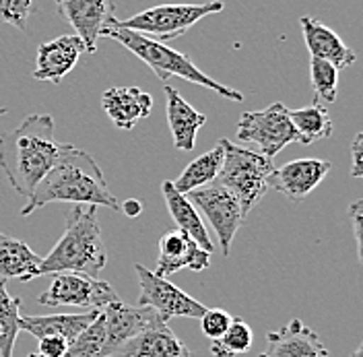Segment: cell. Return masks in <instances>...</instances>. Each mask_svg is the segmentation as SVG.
<instances>
[{"instance_id":"cell-1","label":"cell","mask_w":363,"mask_h":357,"mask_svg":"<svg viewBox=\"0 0 363 357\" xmlns=\"http://www.w3.org/2000/svg\"><path fill=\"white\" fill-rule=\"evenodd\" d=\"M50 202L95 204L120 211V202L113 197L97 161L74 145H62L60 155L45 178L38 184L27 204L21 209L23 217Z\"/></svg>"},{"instance_id":"cell-2","label":"cell","mask_w":363,"mask_h":357,"mask_svg":"<svg viewBox=\"0 0 363 357\" xmlns=\"http://www.w3.org/2000/svg\"><path fill=\"white\" fill-rule=\"evenodd\" d=\"M62 143L54 136L50 114H31L9 133L0 134V170L21 197H31L52 170Z\"/></svg>"},{"instance_id":"cell-3","label":"cell","mask_w":363,"mask_h":357,"mask_svg":"<svg viewBox=\"0 0 363 357\" xmlns=\"http://www.w3.org/2000/svg\"><path fill=\"white\" fill-rule=\"evenodd\" d=\"M108 263L95 204H70L65 211V234L45 254L40 275L81 273L97 279Z\"/></svg>"},{"instance_id":"cell-4","label":"cell","mask_w":363,"mask_h":357,"mask_svg":"<svg viewBox=\"0 0 363 357\" xmlns=\"http://www.w3.org/2000/svg\"><path fill=\"white\" fill-rule=\"evenodd\" d=\"M99 38H110V40H116L120 45H124L128 52H133L138 60H143L147 67L155 72L159 81H167V79L176 77V79L188 81V83L201 85L204 89L215 91L221 97L231 99V101H238V104L244 101V93H240L238 89H231L223 83L215 81L213 77L204 75L203 70L192 62L190 56L174 50L172 45L159 44L155 40L145 38V35H140L136 31L118 27V25H113V21L101 29Z\"/></svg>"},{"instance_id":"cell-5","label":"cell","mask_w":363,"mask_h":357,"mask_svg":"<svg viewBox=\"0 0 363 357\" xmlns=\"http://www.w3.org/2000/svg\"><path fill=\"white\" fill-rule=\"evenodd\" d=\"M219 143L223 147V165L217 176V182L235 194L242 207V213L248 217L250 211L271 190L269 176L274 170L272 159L262 153L250 151L246 147L233 145L227 138H221Z\"/></svg>"},{"instance_id":"cell-6","label":"cell","mask_w":363,"mask_h":357,"mask_svg":"<svg viewBox=\"0 0 363 357\" xmlns=\"http://www.w3.org/2000/svg\"><path fill=\"white\" fill-rule=\"evenodd\" d=\"M223 6L225 4L221 0H208L201 4H159L147 11H140L124 21L113 19V25L136 31L145 38L155 40L159 44H169L182 38L201 19L221 13Z\"/></svg>"},{"instance_id":"cell-7","label":"cell","mask_w":363,"mask_h":357,"mask_svg":"<svg viewBox=\"0 0 363 357\" xmlns=\"http://www.w3.org/2000/svg\"><path fill=\"white\" fill-rule=\"evenodd\" d=\"M235 136L242 143H254L258 147V153L269 159L281 153L287 145L297 143V134L289 120V110L281 101H274L264 110L242 114Z\"/></svg>"},{"instance_id":"cell-8","label":"cell","mask_w":363,"mask_h":357,"mask_svg":"<svg viewBox=\"0 0 363 357\" xmlns=\"http://www.w3.org/2000/svg\"><path fill=\"white\" fill-rule=\"evenodd\" d=\"M186 197L196 207V211H203L206 221L211 224V227L217 234V240L221 244L223 256H229L231 242H233L238 229L242 227L244 219H246L235 194L215 180V182L206 184L203 188H196V190L188 192Z\"/></svg>"},{"instance_id":"cell-9","label":"cell","mask_w":363,"mask_h":357,"mask_svg":"<svg viewBox=\"0 0 363 357\" xmlns=\"http://www.w3.org/2000/svg\"><path fill=\"white\" fill-rule=\"evenodd\" d=\"M113 300H120L113 287L106 281L91 279L81 273H56L50 287L38 297L42 306L60 308V306H77L87 310H99Z\"/></svg>"},{"instance_id":"cell-10","label":"cell","mask_w":363,"mask_h":357,"mask_svg":"<svg viewBox=\"0 0 363 357\" xmlns=\"http://www.w3.org/2000/svg\"><path fill=\"white\" fill-rule=\"evenodd\" d=\"M140 293H138V304L151 308L159 314V318L167 324L172 318H201L206 310V306L182 291L178 285H174L169 279L159 277L153 270L145 268L143 265H135Z\"/></svg>"},{"instance_id":"cell-11","label":"cell","mask_w":363,"mask_h":357,"mask_svg":"<svg viewBox=\"0 0 363 357\" xmlns=\"http://www.w3.org/2000/svg\"><path fill=\"white\" fill-rule=\"evenodd\" d=\"M106 322V345L104 357H113L130 339L147 329L165 324L159 314L145 306H128L122 300H113L101 308Z\"/></svg>"},{"instance_id":"cell-12","label":"cell","mask_w":363,"mask_h":357,"mask_svg":"<svg viewBox=\"0 0 363 357\" xmlns=\"http://www.w3.org/2000/svg\"><path fill=\"white\" fill-rule=\"evenodd\" d=\"M56 11L74 29L85 54L97 52L101 29L116 19V0H54Z\"/></svg>"},{"instance_id":"cell-13","label":"cell","mask_w":363,"mask_h":357,"mask_svg":"<svg viewBox=\"0 0 363 357\" xmlns=\"http://www.w3.org/2000/svg\"><path fill=\"white\" fill-rule=\"evenodd\" d=\"M328 172H330V161L326 159H316V157L295 159L272 170V174L269 176V188L279 190L289 201H303L328 176Z\"/></svg>"},{"instance_id":"cell-14","label":"cell","mask_w":363,"mask_h":357,"mask_svg":"<svg viewBox=\"0 0 363 357\" xmlns=\"http://www.w3.org/2000/svg\"><path fill=\"white\" fill-rule=\"evenodd\" d=\"M211 265V252L203 250L186 231L174 229L161 236L159 240V256L155 275L169 277L182 268L201 273Z\"/></svg>"},{"instance_id":"cell-15","label":"cell","mask_w":363,"mask_h":357,"mask_svg":"<svg viewBox=\"0 0 363 357\" xmlns=\"http://www.w3.org/2000/svg\"><path fill=\"white\" fill-rule=\"evenodd\" d=\"M83 54H85V45L74 33L44 42L38 45V58L31 77L35 81H48L58 85L79 65Z\"/></svg>"},{"instance_id":"cell-16","label":"cell","mask_w":363,"mask_h":357,"mask_svg":"<svg viewBox=\"0 0 363 357\" xmlns=\"http://www.w3.org/2000/svg\"><path fill=\"white\" fill-rule=\"evenodd\" d=\"M299 25H301V35H303L306 48L312 58L326 60L339 70L353 67L357 62V54L345 44L339 33L330 29L326 23H322L316 17H301Z\"/></svg>"},{"instance_id":"cell-17","label":"cell","mask_w":363,"mask_h":357,"mask_svg":"<svg viewBox=\"0 0 363 357\" xmlns=\"http://www.w3.org/2000/svg\"><path fill=\"white\" fill-rule=\"evenodd\" d=\"M258 357H330L316 331L294 318L287 326L267 336V349Z\"/></svg>"},{"instance_id":"cell-18","label":"cell","mask_w":363,"mask_h":357,"mask_svg":"<svg viewBox=\"0 0 363 357\" xmlns=\"http://www.w3.org/2000/svg\"><path fill=\"white\" fill-rule=\"evenodd\" d=\"M101 108L116 128L133 131L140 120L151 116L153 97L140 87H110L101 95Z\"/></svg>"},{"instance_id":"cell-19","label":"cell","mask_w":363,"mask_h":357,"mask_svg":"<svg viewBox=\"0 0 363 357\" xmlns=\"http://www.w3.org/2000/svg\"><path fill=\"white\" fill-rule=\"evenodd\" d=\"M163 93H165L167 124L174 136V145L180 151H192L196 143V134L204 126L206 116L199 112L194 106H190L176 87L165 85Z\"/></svg>"},{"instance_id":"cell-20","label":"cell","mask_w":363,"mask_h":357,"mask_svg":"<svg viewBox=\"0 0 363 357\" xmlns=\"http://www.w3.org/2000/svg\"><path fill=\"white\" fill-rule=\"evenodd\" d=\"M118 357H194L182 343L178 335L167 326L157 324L130 339L118 353Z\"/></svg>"},{"instance_id":"cell-21","label":"cell","mask_w":363,"mask_h":357,"mask_svg":"<svg viewBox=\"0 0 363 357\" xmlns=\"http://www.w3.org/2000/svg\"><path fill=\"white\" fill-rule=\"evenodd\" d=\"M99 316V310H87L81 314H50V316H21V331L35 339L62 336L72 343L91 322Z\"/></svg>"},{"instance_id":"cell-22","label":"cell","mask_w":363,"mask_h":357,"mask_svg":"<svg viewBox=\"0 0 363 357\" xmlns=\"http://www.w3.org/2000/svg\"><path fill=\"white\" fill-rule=\"evenodd\" d=\"M40 265L42 256L35 254L23 240L0 234V283L11 279L27 283L35 277H42Z\"/></svg>"},{"instance_id":"cell-23","label":"cell","mask_w":363,"mask_h":357,"mask_svg":"<svg viewBox=\"0 0 363 357\" xmlns=\"http://www.w3.org/2000/svg\"><path fill=\"white\" fill-rule=\"evenodd\" d=\"M161 192H163L165 204H167V209H169V215H172V219L176 221L178 229L186 231V234H188L196 244L201 246L203 250L213 254V252H215V244L211 242V236H208V231H206V227H204L203 219H201V215H199V211H196V207L188 201L186 194L178 192L169 180H165V182L161 184Z\"/></svg>"},{"instance_id":"cell-24","label":"cell","mask_w":363,"mask_h":357,"mask_svg":"<svg viewBox=\"0 0 363 357\" xmlns=\"http://www.w3.org/2000/svg\"><path fill=\"white\" fill-rule=\"evenodd\" d=\"M289 120L297 134V143L301 145H312L318 141L330 138L335 133L330 114L326 110V106L318 101L299 110H289Z\"/></svg>"},{"instance_id":"cell-25","label":"cell","mask_w":363,"mask_h":357,"mask_svg":"<svg viewBox=\"0 0 363 357\" xmlns=\"http://www.w3.org/2000/svg\"><path fill=\"white\" fill-rule=\"evenodd\" d=\"M221 165H223V147L219 143L211 151H206L201 157H196L194 161H190L186 165V170H182L178 180H174L172 184L178 192L188 194L196 188H203L206 184L215 182L219 172H221Z\"/></svg>"},{"instance_id":"cell-26","label":"cell","mask_w":363,"mask_h":357,"mask_svg":"<svg viewBox=\"0 0 363 357\" xmlns=\"http://www.w3.org/2000/svg\"><path fill=\"white\" fill-rule=\"evenodd\" d=\"M19 331H21V300L9 293L6 283H0V357H13Z\"/></svg>"},{"instance_id":"cell-27","label":"cell","mask_w":363,"mask_h":357,"mask_svg":"<svg viewBox=\"0 0 363 357\" xmlns=\"http://www.w3.org/2000/svg\"><path fill=\"white\" fill-rule=\"evenodd\" d=\"M254 343L252 329L246 320L233 318L225 335L217 341H211V356L213 357H235L248 353Z\"/></svg>"},{"instance_id":"cell-28","label":"cell","mask_w":363,"mask_h":357,"mask_svg":"<svg viewBox=\"0 0 363 357\" xmlns=\"http://www.w3.org/2000/svg\"><path fill=\"white\" fill-rule=\"evenodd\" d=\"M104 345H106V322H104V314L99 312V316L81 335L72 343H68L65 357H104Z\"/></svg>"},{"instance_id":"cell-29","label":"cell","mask_w":363,"mask_h":357,"mask_svg":"<svg viewBox=\"0 0 363 357\" xmlns=\"http://www.w3.org/2000/svg\"><path fill=\"white\" fill-rule=\"evenodd\" d=\"M310 79L316 95L318 104L328 106L337 101V89H339V68L333 67L326 60H310Z\"/></svg>"},{"instance_id":"cell-30","label":"cell","mask_w":363,"mask_h":357,"mask_svg":"<svg viewBox=\"0 0 363 357\" xmlns=\"http://www.w3.org/2000/svg\"><path fill=\"white\" fill-rule=\"evenodd\" d=\"M35 11V0H0V25H11L25 31L29 17Z\"/></svg>"},{"instance_id":"cell-31","label":"cell","mask_w":363,"mask_h":357,"mask_svg":"<svg viewBox=\"0 0 363 357\" xmlns=\"http://www.w3.org/2000/svg\"><path fill=\"white\" fill-rule=\"evenodd\" d=\"M201 320V329H203V335L211 341H217L225 335V331L229 329L233 316L221 308H206L204 314L199 318Z\"/></svg>"},{"instance_id":"cell-32","label":"cell","mask_w":363,"mask_h":357,"mask_svg":"<svg viewBox=\"0 0 363 357\" xmlns=\"http://www.w3.org/2000/svg\"><path fill=\"white\" fill-rule=\"evenodd\" d=\"M347 219L353 227V236H355V246H357V256L359 260H363V238H362V225H363V202L355 201L351 204Z\"/></svg>"},{"instance_id":"cell-33","label":"cell","mask_w":363,"mask_h":357,"mask_svg":"<svg viewBox=\"0 0 363 357\" xmlns=\"http://www.w3.org/2000/svg\"><path fill=\"white\" fill-rule=\"evenodd\" d=\"M38 341H40L38 353H42L44 357H65L67 353L68 343L62 336H44Z\"/></svg>"},{"instance_id":"cell-34","label":"cell","mask_w":363,"mask_h":357,"mask_svg":"<svg viewBox=\"0 0 363 357\" xmlns=\"http://www.w3.org/2000/svg\"><path fill=\"white\" fill-rule=\"evenodd\" d=\"M362 147H363V134L357 133L353 136V143H351V176L353 178H362L363 176V155H362Z\"/></svg>"},{"instance_id":"cell-35","label":"cell","mask_w":363,"mask_h":357,"mask_svg":"<svg viewBox=\"0 0 363 357\" xmlns=\"http://www.w3.org/2000/svg\"><path fill=\"white\" fill-rule=\"evenodd\" d=\"M120 211H124L128 217H138L140 211H143V204H140V201H136V199H128V201L120 202Z\"/></svg>"},{"instance_id":"cell-36","label":"cell","mask_w":363,"mask_h":357,"mask_svg":"<svg viewBox=\"0 0 363 357\" xmlns=\"http://www.w3.org/2000/svg\"><path fill=\"white\" fill-rule=\"evenodd\" d=\"M351 357H363V345H359V347H357V349L353 351V356H351Z\"/></svg>"},{"instance_id":"cell-37","label":"cell","mask_w":363,"mask_h":357,"mask_svg":"<svg viewBox=\"0 0 363 357\" xmlns=\"http://www.w3.org/2000/svg\"><path fill=\"white\" fill-rule=\"evenodd\" d=\"M6 112H9V108H0V116H4Z\"/></svg>"},{"instance_id":"cell-38","label":"cell","mask_w":363,"mask_h":357,"mask_svg":"<svg viewBox=\"0 0 363 357\" xmlns=\"http://www.w3.org/2000/svg\"><path fill=\"white\" fill-rule=\"evenodd\" d=\"M27 357H44V356H42V353H38V351H35V353H31V356H27Z\"/></svg>"}]
</instances>
